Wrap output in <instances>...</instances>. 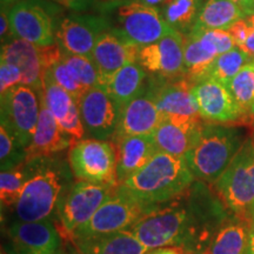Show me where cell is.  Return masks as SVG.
Listing matches in <instances>:
<instances>
[{
  "label": "cell",
  "mask_w": 254,
  "mask_h": 254,
  "mask_svg": "<svg viewBox=\"0 0 254 254\" xmlns=\"http://www.w3.org/2000/svg\"><path fill=\"white\" fill-rule=\"evenodd\" d=\"M146 254H184V251L179 247H160L150 250Z\"/></svg>",
  "instance_id": "cell-45"
},
{
  "label": "cell",
  "mask_w": 254,
  "mask_h": 254,
  "mask_svg": "<svg viewBox=\"0 0 254 254\" xmlns=\"http://www.w3.org/2000/svg\"><path fill=\"white\" fill-rule=\"evenodd\" d=\"M194 182L185 158L158 152L120 186L144 204L159 207L183 194Z\"/></svg>",
  "instance_id": "cell-1"
},
{
  "label": "cell",
  "mask_w": 254,
  "mask_h": 254,
  "mask_svg": "<svg viewBox=\"0 0 254 254\" xmlns=\"http://www.w3.org/2000/svg\"><path fill=\"white\" fill-rule=\"evenodd\" d=\"M201 6V0H166L160 12L171 27L183 33L194 27Z\"/></svg>",
  "instance_id": "cell-31"
},
{
  "label": "cell",
  "mask_w": 254,
  "mask_h": 254,
  "mask_svg": "<svg viewBox=\"0 0 254 254\" xmlns=\"http://www.w3.org/2000/svg\"><path fill=\"white\" fill-rule=\"evenodd\" d=\"M37 159L30 161V178L14 206L19 221H41L50 219L58 208L60 199L69 189L71 174L65 166H57Z\"/></svg>",
  "instance_id": "cell-4"
},
{
  "label": "cell",
  "mask_w": 254,
  "mask_h": 254,
  "mask_svg": "<svg viewBox=\"0 0 254 254\" xmlns=\"http://www.w3.org/2000/svg\"><path fill=\"white\" fill-rule=\"evenodd\" d=\"M200 117L213 124L238 123L245 117L227 85L207 77L195 82L192 88Z\"/></svg>",
  "instance_id": "cell-15"
},
{
  "label": "cell",
  "mask_w": 254,
  "mask_h": 254,
  "mask_svg": "<svg viewBox=\"0 0 254 254\" xmlns=\"http://www.w3.org/2000/svg\"><path fill=\"white\" fill-rule=\"evenodd\" d=\"M2 254H4V252H2Z\"/></svg>",
  "instance_id": "cell-52"
},
{
  "label": "cell",
  "mask_w": 254,
  "mask_h": 254,
  "mask_svg": "<svg viewBox=\"0 0 254 254\" xmlns=\"http://www.w3.org/2000/svg\"><path fill=\"white\" fill-rule=\"evenodd\" d=\"M186 231L180 249L184 254H206L215 234L232 215L211 185L195 180L183 193Z\"/></svg>",
  "instance_id": "cell-3"
},
{
  "label": "cell",
  "mask_w": 254,
  "mask_h": 254,
  "mask_svg": "<svg viewBox=\"0 0 254 254\" xmlns=\"http://www.w3.org/2000/svg\"><path fill=\"white\" fill-rule=\"evenodd\" d=\"M184 44L185 36L173 28L160 40L141 47L138 63L145 71L158 74L164 80L185 77Z\"/></svg>",
  "instance_id": "cell-13"
},
{
  "label": "cell",
  "mask_w": 254,
  "mask_h": 254,
  "mask_svg": "<svg viewBox=\"0 0 254 254\" xmlns=\"http://www.w3.org/2000/svg\"><path fill=\"white\" fill-rule=\"evenodd\" d=\"M228 211L241 218L254 212V133L234 157L227 170L211 185Z\"/></svg>",
  "instance_id": "cell-5"
},
{
  "label": "cell",
  "mask_w": 254,
  "mask_h": 254,
  "mask_svg": "<svg viewBox=\"0 0 254 254\" xmlns=\"http://www.w3.org/2000/svg\"><path fill=\"white\" fill-rule=\"evenodd\" d=\"M244 254H254V217L251 221V226L249 231V237H247V244L245 253Z\"/></svg>",
  "instance_id": "cell-44"
},
{
  "label": "cell",
  "mask_w": 254,
  "mask_h": 254,
  "mask_svg": "<svg viewBox=\"0 0 254 254\" xmlns=\"http://www.w3.org/2000/svg\"><path fill=\"white\" fill-rule=\"evenodd\" d=\"M85 131L90 138L112 140L118 128L122 107L103 87L88 88L78 101Z\"/></svg>",
  "instance_id": "cell-14"
},
{
  "label": "cell",
  "mask_w": 254,
  "mask_h": 254,
  "mask_svg": "<svg viewBox=\"0 0 254 254\" xmlns=\"http://www.w3.org/2000/svg\"><path fill=\"white\" fill-rule=\"evenodd\" d=\"M40 101L45 104L52 113L63 132L69 136L72 145L84 139L86 131L81 120L78 101L55 80L50 69L44 74Z\"/></svg>",
  "instance_id": "cell-18"
},
{
  "label": "cell",
  "mask_w": 254,
  "mask_h": 254,
  "mask_svg": "<svg viewBox=\"0 0 254 254\" xmlns=\"http://www.w3.org/2000/svg\"><path fill=\"white\" fill-rule=\"evenodd\" d=\"M8 19L13 38L39 47L56 44L52 20L39 2L21 0L9 9Z\"/></svg>",
  "instance_id": "cell-17"
},
{
  "label": "cell",
  "mask_w": 254,
  "mask_h": 254,
  "mask_svg": "<svg viewBox=\"0 0 254 254\" xmlns=\"http://www.w3.org/2000/svg\"><path fill=\"white\" fill-rule=\"evenodd\" d=\"M250 219L233 215L215 234L206 254H244L251 226Z\"/></svg>",
  "instance_id": "cell-29"
},
{
  "label": "cell",
  "mask_w": 254,
  "mask_h": 254,
  "mask_svg": "<svg viewBox=\"0 0 254 254\" xmlns=\"http://www.w3.org/2000/svg\"><path fill=\"white\" fill-rule=\"evenodd\" d=\"M26 163L20 166L1 171L0 174V201L2 209L14 208L25 184L30 178V170L25 167Z\"/></svg>",
  "instance_id": "cell-32"
},
{
  "label": "cell",
  "mask_w": 254,
  "mask_h": 254,
  "mask_svg": "<svg viewBox=\"0 0 254 254\" xmlns=\"http://www.w3.org/2000/svg\"><path fill=\"white\" fill-rule=\"evenodd\" d=\"M21 1V0H1V6H7L12 4H17V2Z\"/></svg>",
  "instance_id": "cell-48"
},
{
  "label": "cell",
  "mask_w": 254,
  "mask_h": 254,
  "mask_svg": "<svg viewBox=\"0 0 254 254\" xmlns=\"http://www.w3.org/2000/svg\"><path fill=\"white\" fill-rule=\"evenodd\" d=\"M146 71L139 63L124 66L103 87L110 97L123 107L145 90Z\"/></svg>",
  "instance_id": "cell-28"
},
{
  "label": "cell",
  "mask_w": 254,
  "mask_h": 254,
  "mask_svg": "<svg viewBox=\"0 0 254 254\" xmlns=\"http://www.w3.org/2000/svg\"><path fill=\"white\" fill-rule=\"evenodd\" d=\"M50 71L52 73L55 80L58 82L64 90L67 91L77 101L80 100V98L85 94V92L87 91L86 87L82 86L80 82L73 77L71 71H69L67 66L64 64L63 60H60V62L55 64V65L50 68Z\"/></svg>",
  "instance_id": "cell-37"
},
{
  "label": "cell",
  "mask_w": 254,
  "mask_h": 254,
  "mask_svg": "<svg viewBox=\"0 0 254 254\" xmlns=\"http://www.w3.org/2000/svg\"><path fill=\"white\" fill-rule=\"evenodd\" d=\"M240 49L245 53H247L251 58H254V32H250L249 38H247L245 44Z\"/></svg>",
  "instance_id": "cell-46"
},
{
  "label": "cell",
  "mask_w": 254,
  "mask_h": 254,
  "mask_svg": "<svg viewBox=\"0 0 254 254\" xmlns=\"http://www.w3.org/2000/svg\"><path fill=\"white\" fill-rule=\"evenodd\" d=\"M253 58L239 47H234L226 53H222L215 59L208 77H212L222 84L228 85L239 71Z\"/></svg>",
  "instance_id": "cell-34"
},
{
  "label": "cell",
  "mask_w": 254,
  "mask_h": 254,
  "mask_svg": "<svg viewBox=\"0 0 254 254\" xmlns=\"http://www.w3.org/2000/svg\"><path fill=\"white\" fill-rule=\"evenodd\" d=\"M244 18H247L245 12L232 0H205L194 26L227 31L234 23Z\"/></svg>",
  "instance_id": "cell-30"
},
{
  "label": "cell",
  "mask_w": 254,
  "mask_h": 254,
  "mask_svg": "<svg viewBox=\"0 0 254 254\" xmlns=\"http://www.w3.org/2000/svg\"><path fill=\"white\" fill-rule=\"evenodd\" d=\"M72 146V140L63 132L52 113L40 101V116L31 144L26 147V163L46 159Z\"/></svg>",
  "instance_id": "cell-24"
},
{
  "label": "cell",
  "mask_w": 254,
  "mask_h": 254,
  "mask_svg": "<svg viewBox=\"0 0 254 254\" xmlns=\"http://www.w3.org/2000/svg\"><path fill=\"white\" fill-rule=\"evenodd\" d=\"M253 217H254V212H253Z\"/></svg>",
  "instance_id": "cell-51"
},
{
  "label": "cell",
  "mask_w": 254,
  "mask_h": 254,
  "mask_svg": "<svg viewBox=\"0 0 254 254\" xmlns=\"http://www.w3.org/2000/svg\"><path fill=\"white\" fill-rule=\"evenodd\" d=\"M116 17L119 28L114 33L139 47L160 40L173 30L158 8L133 0L118 6Z\"/></svg>",
  "instance_id": "cell-11"
},
{
  "label": "cell",
  "mask_w": 254,
  "mask_h": 254,
  "mask_svg": "<svg viewBox=\"0 0 254 254\" xmlns=\"http://www.w3.org/2000/svg\"><path fill=\"white\" fill-rule=\"evenodd\" d=\"M133 1H139V2H142V4H146V5H150V6H157V5H163L166 0H133Z\"/></svg>",
  "instance_id": "cell-47"
},
{
  "label": "cell",
  "mask_w": 254,
  "mask_h": 254,
  "mask_svg": "<svg viewBox=\"0 0 254 254\" xmlns=\"http://www.w3.org/2000/svg\"><path fill=\"white\" fill-rule=\"evenodd\" d=\"M164 119V114L158 109L151 92L144 90L122 107L118 128L112 141L124 136L152 135Z\"/></svg>",
  "instance_id": "cell-21"
},
{
  "label": "cell",
  "mask_w": 254,
  "mask_h": 254,
  "mask_svg": "<svg viewBox=\"0 0 254 254\" xmlns=\"http://www.w3.org/2000/svg\"><path fill=\"white\" fill-rule=\"evenodd\" d=\"M110 31L106 18L93 14H74L66 17L57 30L58 45L71 55L91 58L98 39Z\"/></svg>",
  "instance_id": "cell-16"
},
{
  "label": "cell",
  "mask_w": 254,
  "mask_h": 254,
  "mask_svg": "<svg viewBox=\"0 0 254 254\" xmlns=\"http://www.w3.org/2000/svg\"><path fill=\"white\" fill-rule=\"evenodd\" d=\"M62 60L67 66L77 80L84 87L88 88L99 86V73L95 67L93 60L88 57L71 55L63 50Z\"/></svg>",
  "instance_id": "cell-35"
},
{
  "label": "cell",
  "mask_w": 254,
  "mask_h": 254,
  "mask_svg": "<svg viewBox=\"0 0 254 254\" xmlns=\"http://www.w3.org/2000/svg\"><path fill=\"white\" fill-rule=\"evenodd\" d=\"M252 113H254V104H253V107H252Z\"/></svg>",
  "instance_id": "cell-50"
},
{
  "label": "cell",
  "mask_w": 254,
  "mask_h": 254,
  "mask_svg": "<svg viewBox=\"0 0 254 254\" xmlns=\"http://www.w3.org/2000/svg\"><path fill=\"white\" fill-rule=\"evenodd\" d=\"M186 205L183 194L159 206L128 228L147 250L182 247L186 231Z\"/></svg>",
  "instance_id": "cell-6"
},
{
  "label": "cell",
  "mask_w": 254,
  "mask_h": 254,
  "mask_svg": "<svg viewBox=\"0 0 254 254\" xmlns=\"http://www.w3.org/2000/svg\"><path fill=\"white\" fill-rule=\"evenodd\" d=\"M140 49L113 31L101 34L91 56L99 73V86H106L111 78L127 64L138 63Z\"/></svg>",
  "instance_id": "cell-19"
},
{
  "label": "cell",
  "mask_w": 254,
  "mask_h": 254,
  "mask_svg": "<svg viewBox=\"0 0 254 254\" xmlns=\"http://www.w3.org/2000/svg\"><path fill=\"white\" fill-rule=\"evenodd\" d=\"M23 85V74L18 67L6 62H0V95Z\"/></svg>",
  "instance_id": "cell-38"
},
{
  "label": "cell",
  "mask_w": 254,
  "mask_h": 254,
  "mask_svg": "<svg viewBox=\"0 0 254 254\" xmlns=\"http://www.w3.org/2000/svg\"><path fill=\"white\" fill-rule=\"evenodd\" d=\"M118 186L87 182L72 184L64 193L57 208V215L62 226L60 234L71 240L75 232L93 217Z\"/></svg>",
  "instance_id": "cell-9"
},
{
  "label": "cell",
  "mask_w": 254,
  "mask_h": 254,
  "mask_svg": "<svg viewBox=\"0 0 254 254\" xmlns=\"http://www.w3.org/2000/svg\"><path fill=\"white\" fill-rule=\"evenodd\" d=\"M78 254H146L147 250L129 230L73 240Z\"/></svg>",
  "instance_id": "cell-27"
},
{
  "label": "cell",
  "mask_w": 254,
  "mask_h": 254,
  "mask_svg": "<svg viewBox=\"0 0 254 254\" xmlns=\"http://www.w3.org/2000/svg\"><path fill=\"white\" fill-rule=\"evenodd\" d=\"M0 62H6L18 67L23 74V85L33 88L40 97L46 71L41 62L39 46L26 40L12 38L8 43L2 44Z\"/></svg>",
  "instance_id": "cell-23"
},
{
  "label": "cell",
  "mask_w": 254,
  "mask_h": 254,
  "mask_svg": "<svg viewBox=\"0 0 254 254\" xmlns=\"http://www.w3.org/2000/svg\"><path fill=\"white\" fill-rule=\"evenodd\" d=\"M52 254H65V253H64V251H63L62 249H60V250H58V251H57V252H55V253H52Z\"/></svg>",
  "instance_id": "cell-49"
},
{
  "label": "cell",
  "mask_w": 254,
  "mask_h": 254,
  "mask_svg": "<svg viewBox=\"0 0 254 254\" xmlns=\"http://www.w3.org/2000/svg\"><path fill=\"white\" fill-rule=\"evenodd\" d=\"M114 144L118 152L117 179L119 185L150 163L159 152L152 135L124 136Z\"/></svg>",
  "instance_id": "cell-26"
},
{
  "label": "cell",
  "mask_w": 254,
  "mask_h": 254,
  "mask_svg": "<svg viewBox=\"0 0 254 254\" xmlns=\"http://www.w3.org/2000/svg\"><path fill=\"white\" fill-rule=\"evenodd\" d=\"M0 160L1 171H7L26 163V148L9 133L0 126Z\"/></svg>",
  "instance_id": "cell-36"
},
{
  "label": "cell",
  "mask_w": 254,
  "mask_h": 254,
  "mask_svg": "<svg viewBox=\"0 0 254 254\" xmlns=\"http://www.w3.org/2000/svg\"><path fill=\"white\" fill-rule=\"evenodd\" d=\"M0 21H1V27H0V36H1V41L4 43V39L7 37L12 36L11 25H9L8 12L5 11V6H1V15H0Z\"/></svg>",
  "instance_id": "cell-42"
},
{
  "label": "cell",
  "mask_w": 254,
  "mask_h": 254,
  "mask_svg": "<svg viewBox=\"0 0 254 254\" xmlns=\"http://www.w3.org/2000/svg\"><path fill=\"white\" fill-rule=\"evenodd\" d=\"M9 254H52L62 249V234L52 219L12 222L6 231Z\"/></svg>",
  "instance_id": "cell-12"
},
{
  "label": "cell",
  "mask_w": 254,
  "mask_h": 254,
  "mask_svg": "<svg viewBox=\"0 0 254 254\" xmlns=\"http://www.w3.org/2000/svg\"><path fill=\"white\" fill-rule=\"evenodd\" d=\"M204 119L165 118L152 134L159 152L185 158L198 140Z\"/></svg>",
  "instance_id": "cell-22"
},
{
  "label": "cell",
  "mask_w": 254,
  "mask_h": 254,
  "mask_svg": "<svg viewBox=\"0 0 254 254\" xmlns=\"http://www.w3.org/2000/svg\"><path fill=\"white\" fill-rule=\"evenodd\" d=\"M246 139L243 127L204 124L198 140L185 157L195 180L213 185L230 166Z\"/></svg>",
  "instance_id": "cell-2"
},
{
  "label": "cell",
  "mask_w": 254,
  "mask_h": 254,
  "mask_svg": "<svg viewBox=\"0 0 254 254\" xmlns=\"http://www.w3.org/2000/svg\"><path fill=\"white\" fill-rule=\"evenodd\" d=\"M227 31L230 32L232 39H233L234 44H236V47H239V49L245 44V41L250 36V27L246 19L238 20Z\"/></svg>",
  "instance_id": "cell-40"
},
{
  "label": "cell",
  "mask_w": 254,
  "mask_h": 254,
  "mask_svg": "<svg viewBox=\"0 0 254 254\" xmlns=\"http://www.w3.org/2000/svg\"><path fill=\"white\" fill-rule=\"evenodd\" d=\"M245 116L252 113L254 104V58L246 64L227 85Z\"/></svg>",
  "instance_id": "cell-33"
},
{
  "label": "cell",
  "mask_w": 254,
  "mask_h": 254,
  "mask_svg": "<svg viewBox=\"0 0 254 254\" xmlns=\"http://www.w3.org/2000/svg\"><path fill=\"white\" fill-rule=\"evenodd\" d=\"M157 208L141 202L119 185L93 217L75 232L71 241L128 230L139 219Z\"/></svg>",
  "instance_id": "cell-8"
},
{
  "label": "cell",
  "mask_w": 254,
  "mask_h": 254,
  "mask_svg": "<svg viewBox=\"0 0 254 254\" xmlns=\"http://www.w3.org/2000/svg\"><path fill=\"white\" fill-rule=\"evenodd\" d=\"M219 53L212 41L206 37L204 28L194 26L185 36L184 63L185 75L193 82L207 78Z\"/></svg>",
  "instance_id": "cell-25"
},
{
  "label": "cell",
  "mask_w": 254,
  "mask_h": 254,
  "mask_svg": "<svg viewBox=\"0 0 254 254\" xmlns=\"http://www.w3.org/2000/svg\"><path fill=\"white\" fill-rule=\"evenodd\" d=\"M1 125L25 148L31 144L40 116V97L33 88L20 85L0 95Z\"/></svg>",
  "instance_id": "cell-10"
},
{
  "label": "cell",
  "mask_w": 254,
  "mask_h": 254,
  "mask_svg": "<svg viewBox=\"0 0 254 254\" xmlns=\"http://www.w3.org/2000/svg\"><path fill=\"white\" fill-rule=\"evenodd\" d=\"M193 85L194 82L185 75L182 78L165 80L158 86L153 85L148 88V91L151 92L158 109L164 114L165 118L202 119L192 92Z\"/></svg>",
  "instance_id": "cell-20"
},
{
  "label": "cell",
  "mask_w": 254,
  "mask_h": 254,
  "mask_svg": "<svg viewBox=\"0 0 254 254\" xmlns=\"http://www.w3.org/2000/svg\"><path fill=\"white\" fill-rule=\"evenodd\" d=\"M232 1L239 6L247 17L254 14V0H232Z\"/></svg>",
  "instance_id": "cell-43"
},
{
  "label": "cell",
  "mask_w": 254,
  "mask_h": 254,
  "mask_svg": "<svg viewBox=\"0 0 254 254\" xmlns=\"http://www.w3.org/2000/svg\"><path fill=\"white\" fill-rule=\"evenodd\" d=\"M64 7L73 9V11H86L94 4L95 0H53Z\"/></svg>",
  "instance_id": "cell-41"
},
{
  "label": "cell",
  "mask_w": 254,
  "mask_h": 254,
  "mask_svg": "<svg viewBox=\"0 0 254 254\" xmlns=\"http://www.w3.org/2000/svg\"><path fill=\"white\" fill-rule=\"evenodd\" d=\"M69 170L78 182L118 186V152L112 140L84 138L68 151Z\"/></svg>",
  "instance_id": "cell-7"
},
{
  "label": "cell",
  "mask_w": 254,
  "mask_h": 254,
  "mask_svg": "<svg viewBox=\"0 0 254 254\" xmlns=\"http://www.w3.org/2000/svg\"><path fill=\"white\" fill-rule=\"evenodd\" d=\"M206 37L212 41L215 49H217L219 56L226 53L228 51L236 47L233 39H232L230 32L224 30H206L204 28Z\"/></svg>",
  "instance_id": "cell-39"
}]
</instances>
